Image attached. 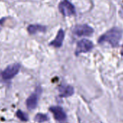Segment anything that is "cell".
Here are the masks:
<instances>
[{
    "instance_id": "cell-4",
    "label": "cell",
    "mask_w": 123,
    "mask_h": 123,
    "mask_svg": "<svg viewBox=\"0 0 123 123\" xmlns=\"http://www.w3.org/2000/svg\"><path fill=\"white\" fill-rule=\"evenodd\" d=\"M94 48V44L92 41L87 39H82L77 43L76 49V55H78L80 53H88L91 51Z\"/></svg>"
},
{
    "instance_id": "cell-3",
    "label": "cell",
    "mask_w": 123,
    "mask_h": 123,
    "mask_svg": "<svg viewBox=\"0 0 123 123\" xmlns=\"http://www.w3.org/2000/svg\"><path fill=\"white\" fill-rule=\"evenodd\" d=\"M94 29L86 24L77 25L73 29V33L79 37L81 36H90L93 34Z\"/></svg>"
},
{
    "instance_id": "cell-11",
    "label": "cell",
    "mask_w": 123,
    "mask_h": 123,
    "mask_svg": "<svg viewBox=\"0 0 123 123\" xmlns=\"http://www.w3.org/2000/svg\"><path fill=\"white\" fill-rule=\"evenodd\" d=\"M35 121H37L38 123H43V122L47 121L48 120V116L45 115H43V114H37L35 116Z\"/></svg>"
},
{
    "instance_id": "cell-6",
    "label": "cell",
    "mask_w": 123,
    "mask_h": 123,
    "mask_svg": "<svg viewBox=\"0 0 123 123\" xmlns=\"http://www.w3.org/2000/svg\"><path fill=\"white\" fill-rule=\"evenodd\" d=\"M64 37H65V32L63 29H60L58 31L57 35L54 38V40L50 43V45L53 46L54 48H61L63 45Z\"/></svg>"
},
{
    "instance_id": "cell-12",
    "label": "cell",
    "mask_w": 123,
    "mask_h": 123,
    "mask_svg": "<svg viewBox=\"0 0 123 123\" xmlns=\"http://www.w3.org/2000/svg\"><path fill=\"white\" fill-rule=\"evenodd\" d=\"M17 116L19 119H20L22 121H27V120H28V117H27V114L22 112L21 110H18L17 112Z\"/></svg>"
},
{
    "instance_id": "cell-8",
    "label": "cell",
    "mask_w": 123,
    "mask_h": 123,
    "mask_svg": "<svg viewBox=\"0 0 123 123\" xmlns=\"http://www.w3.org/2000/svg\"><path fill=\"white\" fill-rule=\"evenodd\" d=\"M27 30L30 35H35L39 32H45L47 30V27L40 24H33L28 25L27 27Z\"/></svg>"
},
{
    "instance_id": "cell-7",
    "label": "cell",
    "mask_w": 123,
    "mask_h": 123,
    "mask_svg": "<svg viewBox=\"0 0 123 123\" xmlns=\"http://www.w3.org/2000/svg\"><path fill=\"white\" fill-rule=\"evenodd\" d=\"M50 112L53 114L55 120L58 121H63L66 119V115L64 110L58 106H54L50 108Z\"/></svg>"
},
{
    "instance_id": "cell-2",
    "label": "cell",
    "mask_w": 123,
    "mask_h": 123,
    "mask_svg": "<svg viewBox=\"0 0 123 123\" xmlns=\"http://www.w3.org/2000/svg\"><path fill=\"white\" fill-rule=\"evenodd\" d=\"M60 13L64 17H69L76 14V8L74 5L68 0H63L58 4Z\"/></svg>"
},
{
    "instance_id": "cell-5",
    "label": "cell",
    "mask_w": 123,
    "mask_h": 123,
    "mask_svg": "<svg viewBox=\"0 0 123 123\" xmlns=\"http://www.w3.org/2000/svg\"><path fill=\"white\" fill-rule=\"evenodd\" d=\"M20 64L14 63L8 66L1 73L2 78L4 79H11L14 77L19 71Z\"/></svg>"
},
{
    "instance_id": "cell-13",
    "label": "cell",
    "mask_w": 123,
    "mask_h": 123,
    "mask_svg": "<svg viewBox=\"0 0 123 123\" xmlns=\"http://www.w3.org/2000/svg\"><path fill=\"white\" fill-rule=\"evenodd\" d=\"M119 14H120V16L123 19V6H122V7L120 8V12H119Z\"/></svg>"
},
{
    "instance_id": "cell-9",
    "label": "cell",
    "mask_w": 123,
    "mask_h": 123,
    "mask_svg": "<svg viewBox=\"0 0 123 123\" xmlns=\"http://www.w3.org/2000/svg\"><path fill=\"white\" fill-rule=\"evenodd\" d=\"M59 95L61 97H68L74 94V89L71 86L69 85H63L61 86L58 89Z\"/></svg>"
},
{
    "instance_id": "cell-1",
    "label": "cell",
    "mask_w": 123,
    "mask_h": 123,
    "mask_svg": "<svg viewBox=\"0 0 123 123\" xmlns=\"http://www.w3.org/2000/svg\"><path fill=\"white\" fill-rule=\"evenodd\" d=\"M123 32L120 27H112L99 38L98 43L100 44L108 43L112 47H117L123 37Z\"/></svg>"
},
{
    "instance_id": "cell-14",
    "label": "cell",
    "mask_w": 123,
    "mask_h": 123,
    "mask_svg": "<svg viewBox=\"0 0 123 123\" xmlns=\"http://www.w3.org/2000/svg\"><path fill=\"white\" fill-rule=\"evenodd\" d=\"M121 55L123 56V47H122V50H121Z\"/></svg>"
},
{
    "instance_id": "cell-10",
    "label": "cell",
    "mask_w": 123,
    "mask_h": 123,
    "mask_svg": "<svg viewBox=\"0 0 123 123\" xmlns=\"http://www.w3.org/2000/svg\"><path fill=\"white\" fill-rule=\"evenodd\" d=\"M37 102H38V95L35 93L32 94L31 96H30L27 98L26 101V105L27 108L30 110H34L37 105Z\"/></svg>"
}]
</instances>
